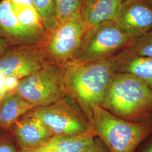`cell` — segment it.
<instances>
[{
    "label": "cell",
    "instance_id": "cell-11",
    "mask_svg": "<svg viewBox=\"0 0 152 152\" xmlns=\"http://www.w3.org/2000/svg\"><path fill=\"white\" fill-rule=\"evenodd\" d=\"M0 37L11 46L38 43L37 38L23 26L9 0H0Z\"/></svg>",
    "mask_w": 152,
    "mask_h": 152
},
{
    "label": "cell",
    "instance_id": "cell-24",
    "mask_svg": "<svg viewBox=\"0 0 152 152\" xmlns=\"http://www.w3.org/2000/svg\"><path fill=\"white\" fill-rule=\"evenodd\" d=\"M143 152H152V140L148 144Z\"/></svg>",
    "mask_w": 152,
    "mask_h": 152
},
{
    "label": "cell",
    "instance_id": "cell-25",
    "mask_svg": "<svg viewBox=\"0 0 152 152\" xmlns=\"http://www.w3.org/2000/svg\"><path fill=\"white\" fill-rule=\"evenodd\" d=\"M7 94H0V101H1V100L3 98V97H4V96H5Z\"/></svg>",
    "mask_w": 152,
    "mask_h": 152
},
{
    "label": "cell",
    "instance_id": "cell-15",
    "mask_svg": "<svg viewBox=\"0 0 152 152\" xmlns=\"http://www.w3.org/2000/svg\"><path fill=\"white\" fill-rule=\"evenodd\" d=\"M33 108L15 93L8 92L0 101V127L9 130L18 120Z\"/></svg>",
    "mask_w": 152,
    "mask_h": 152
},
{
    "label": "cell",
    "instance_id": "cell-6",
    "mask_svg": "<svg viewBox=\"0 0 152 152\" xmlns=\"http://www.w3.org/2000/svg\"><path fill=\"white\" fill-rule=\"evenodd\" d=\"M13 92L34 107L54 103L68 94L64 65L47 63L40 69L19 80Z\"/></svg>",
    "mask_w": 152,
    "mask_h": 152
},
{
    "label": "cell",
    "instance_id": "cell-1",
    "mask_svg": "<svg viewBox=\"0 0 152 152\" xmlns=\"http://www.w3.org/2000/svg\"><path fill=\"white\" fill-rule=\"evenodd\" d=\"M114 55L90 63L69 62L64 65L67 92L78 104L89 120L92 107H102L115 73Z\"/></svg>",
    "mask_w": 152,
    "mask_h": 152
},
{
    "label": "cell",
    "instance_id": "cell-16",
    "mask_svg": "<svg viewBox=\"0 0 152 152\" xmlns=\"http://www.w3.org/2000/svg\"><path fill=\"white\" fill-rule=\"evenodd\" d=\"M9 1L23 26L37 38L39 42L46 29L33 5L32 0Z\"/></svg>",
    "mask_w": 152,
    "mask_h": 152
},
{
    "label": "cell",
    "instance_id": "cell-14",
    "mask_svg": "<svg viewBox=\"0 0 152 152\" xmlns=\"http://www.w3.org/2000/svg\"><path fill=\"white\" fill-rule=\"evenodd\" d=\"M95 136L92 130L76 136H53L39 147L19 152H80L94 141Z\"/></svg>",
    "mask_w": 152,
    "mask_h": 152
},
{
    "label": "cell",
    "instance_id": "cell-17",
    "mask_svg": "<svg viewBox=\"0 0 152 152\" xmlns=\"http://www.w3.org/2000/svg\"><path fill=\"white\" fill-rule=\"evenodd\" d=\"M83 0H55L56 22H63L80 14Z\"/></svg>",
    "mask_w": 152,
    "mask_h": 152
},
{
    "label": "cell",
    "instance_id": "cell-3",
    "mask_svg": "<svg viewBox=\"0 0 152 152\" xmlns=\"http://www.w3.org/2000/svg\"><path fill=\"white\" fill-rule=\"evenodd\" d=\"M90 122L110 152H134L152 133V122L124 120L100 105L92 107Z\"/></svg>",
    "mask_w": 152,
    "mask_h": 152
},
{
    "label": "cell",
    "instance_id": "cell-12",
    "mask_svg": "<svg viewBox=\"0 0 152 152\" xmlns=\"http://www.w3.org/2000/svg\"><path fill=\"white\" fill-rule=\"evenodd\" d=\"M123 0H83L81 15L88 29L114 21Z\"/></svg>",
    "mask_w": 152,
    "mask_h": 152
},
{
    "label": "cell",
    "instance_id": "cell-19",
    "mask_svg": "<svg viewBox=\"0 0 152 152\" xmlns=\"http://www.w3.org/2000/svg\"><path fill=\"white\" fill-rule=\"evenodd\" d=\"M45 29L52 27L55 23V0H32Z\"/></svg>",
    "mask_w": 152,
    "mask_h": 152
},
{
    "label": "cell",
    "instance_id": "cell-9",
    "mask_svg": "<svg viewBox=\"0 0 152 152\" xmlns=\"http://www.w3.org/2000/svg\"><path fill=\"white\" fill-rule=\"evenodd\" d=\"M134 39L152 29V0H123L114 20Z\"/></svg>",
    "mask_w": 152,
    "mask_h": 152
},
{
    "label": "cell",
    "instance_id": "cell-4",
    "mask_svg": "<svg viewBox=\"0 0 152 152\" xmlns=\"http://www.w3.org/2000/svg\"><path fill=\"white\" fill-rule=\"evenodd\" d=\"M87 30L80 13L67 20L55 23L37 44L48 62L64 65L76 57Z\"/></svg>",
    "mask_w": 152,
    "mask_h": 152
},
{
    "label": "cell",
    "instance_id": "cell-10",
    "mask_svg": "<svg viewBox=\"0 0 152 152\" xmlns=\"http://www.w3.org/2000/svg\"><path fill=\"white\" fill-rule=\"evenodd\" d=\"M9 131L15 138L20 151L39 147L54 136L41 121L25 114L11 126Z\"/></svg>",
    "mask_w": 152,
    "mask_h": 152
},
{
    "label": "cell",
    "instance_id": "cell-23",
    "mask_svg": "<svg viewBox=\"0 0 152 152\" xmlns=\"http://www.w3.org/2000/svg\"><path fill=\"white\" fill-rule=\"evenodd\" d=\"M6 85V78L0 76V94H5L8 93Z\"/></svg>",
    "mask_w": 152,
    "mask_h": 152
},
{
    "label": "cell",
    "instance_id": "cell-20",
    "mask_svg": "<svg viewBox=\"0 0 152 152\" xmlns=\"http://www.w3.org/2000/svg\"><path fill=\"white\" fill-rule=\"evenodd\" d=\"M20 151L11 133L0 127V152H19Z\"/></svg>",
    "mask_w": 152,
    "mask_h": 152
},
{
    "label": "cell",
    "instance_id": "cell-5",
    "mask_svg": "<svg viewBox=\"0 0 152 152\" xmlns=\"http://www.w3.org/2000/svg\"><path fill=\"white\" fill-rule=\"evenodd\" d=\"M25 115L41 121L54 136H76L92 130L87 115L68 93L54 103L34 107Z\"/></svg>",
    "mask_w": 152,
    "mask_h": 152
},
{
    "label": "cell",
    "instance_id": "cell-22",
    "mask_svg": "<svg viewBox=\"0 0 152 152\" xmlns=\"http://www.w3.org/2000/svg\"><path fill=\"white\" fill-rule=\"evenodd\" d=\"M11 45L5 39L0 37V56L3 54L6 50L10 48Z\"/></svg>",
    "mask_w": 152,
    "mask_h": 152
},
{
    "label": "cell",
    "instance_id": "cell-18",
    "mask_svg": "<svg viewBox=\"0 0 152 152\" xmlns=\"http://www.w3.org/2000/svg\"><path fill=\"white\" fill-rule=\"evenodd\" d=\"M123 50L130 54L152 58V29L134 39Z\"/></svg>",
    "mask_w": 152,
    "mask_h": 152
},
{
    "label": "cell",
    "instance_id": "cell-8",
    "mask_svg": "<svg viewBox=\"0 0 152 152\" xmlns=\"http://www.w3.org/2000/svg\"><path fill=\"white\" fill-rule=\"evenodd\" d=\"M47 63L37 44L11 46L0 56V76L19 80Z\"/></svg>",
    "mask_w": 152,
    "mask_h": 152
},
{
    "label": "cell",
    "instance_id": "cell-21",
    "mask_svg": "<svg viewBox=\"0 0 152 152\" xmlns=\"http://www.w3.org/2000/svg\"><path fill=\"white\" fill-rule=\"evenodd\" d=\"M80 152H110V151L103 141L96 136L94 141Z\"/></svg>",
    "mask_w": 152,
    "mask_h": 152
},
{
    "label": "cell",
    "instance_id": "cell-2",
    "mask_svg": "<svg viewBox=\"0 0 152 152\" xmlns=\"http://www.w3.org/2000/svg\"><path fill=\"white\" fill-rule=\"evenodd\" d=\"M124 120L136 121L152 109V91L136 76L115 72L102 105Z\"/></svg>",
    "mask_w": 152,
    "mask_h": 152
},
{
    "label": "cell",
    "instance_id": "cell-7",
    "mask_svg": "<svg viewBox=\"0 0 152 152\" xmlns=\"http://www.w3.org/2000/svg\"><path fill=\"white\" fill-rule=\"evenodd\" d=\"M115 21L88 29L78 53L71 62L82 64L102 60L126 48L134 41Z\"/></svg>",
    "mask_w": 152,
    "mask_h": 152
},
{
    "label": "cell",
    "instance_id": "cell-13",
    "mask_svg": "<svg viewBox=\"0 0 152 152\" xmlns=\"http://www.w3.org/2000/svg\"><path fill=\"white\" fill-rule=\"evenodd\" d=\"M115 72L129 73L140 78L152 91V58L129 54L123 50L114 55Z\"/></svg>",
    "mask_w": 152,
    "mask_h": 152
}]
</instances>
